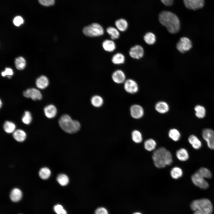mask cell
<instances>
[{
    "mask_svg": "<svg viewBox=\"0 0 214 214\" xmlns=\"http://www.w3.org/2000/svg\"><path fill=\"white\" fill-rule=\"evenodd\" d=\"M159 20L169 33L176 34L179 31L180 21L177 15L173 13L167 11H163L159 15Z\"/></svg>",
    "mask_w": 214,
    "mask_h": 214,
    "instance_id": "obj_2",
    "label": "cell"
},
{
    "mask_svg": "<svg viewBox=\"0 0 214 214\" xmlns=\"http://www.w3.org/2000/svg\"><path fill=\"white\" fill-rule=\"evenodd\" d=\"M131 137L132 141L136 144H140L143 141V137L141 133L139 130H134L131 133Z\"/></svg>",
    "mask_w": 214,
    "mask_h": 214,
    "instance_id": "obj_21",
    "label": "cell"
},
{
    "mask_svg": "<svg viewBox=\"0 0 214 214\" xmlns=\"http://www.w3.org/2000/svg\"><path fill=\"white\" fill-rule=\"evenodd\" d=\"M113 81L117 84H121L125 81V75L121 70H117L112 73L111 75Z\"/></svg>",
    "mask_w": 214,
    "mask_h": 214,
    "instance_id": "obj_13",
    "label": "cell"
},
{
    "mask_svg": "<svg viewBox=\"0 0 214 214\" xmlns=\"http://www.w3.org/2000/svg\"><path fill=\"white\" fill-rule=\"evenodd\" d=\"M116 28L119 31L123 32L127 29L128 23L126 20L123 18L119 19L115 23Z\"/></svg>",
    "mask_w": 214,
    "mask_h": 214,
    "instance_id": "obj_22",
    "label": "cell"
},
{
    "mask_svg": "<svg viewBox=\"0 0 214 214\" xmlns=\"http://www.w3.org/2000/svg\"><path fill=\"white\" fill-rule=\"evenodd\" d=\"M51 174L50 170L47 167H43L41 168L39 172L40 177L43 180L48 179L50 177Z\"/></svg>",
    "mask_w": 214,
    "mask_h": 214,
    "instance_id": "obj_34",
    "label": "cell"
},
{
    "mask_svg": "<svg viewBox=\"0 0 214 214\" xmlns=\"http://www.w3.org/2000/svg\"><path fill=\"white\" fill-rule=\"evenodd\" d=\"M22 193L18 188H14L11 191L10 197L11 200L13 202H18L20 201L22 197Z\"/></svg>",
    "mask_w": 214,
    "mask_h": 214,
    "instance_id": "obj_23",
    "label": "cell"
},
{
    "mask_svg": "<svg viewBox=\"0 0 214 214\" xmlns=\"http://www.w3.org/2000/svg\"><path fill=\"white\" fill-rule=\"evenodd\" d=\"M192 47V44L191 41L185 37L181 38L176 45L177 49L182 53L188 51Z\"/></svg>",
    "mask_w": 214,
    "mask_h": 214,
    "instance_id": "obj_6",
    "label": "cell"
},
{
    "mask_svg": "<svg viewBox=\"0 0 214 214\" xmlns=\"http://www.w3.org/2000/svg\"><path fill=\"white\" fill-rule=\"evenodd\" d=\"M191 179L195 185L202 189H206L209 187L208 183L204 178L197 171L192 175Z\"/></svg>",
    "mask_w": 214,
    "mask_h": 214,
    "instance_id": "obj_7",
    "label": "cell"
},
{
    "mask_svg": "<svg viewBox=\"0 0 214 214\" xmlns=\"http://www.w3.org/2000/svg\"><path fill=\"white\" fill-rule=\"evenodd\" d=\"M143 142L144 149L148 152H153L157 148V142L152 138H149Z\"/></svg>",
    "mask_w": 214,
    "mask_h": 214,
    "instance_id": "obj_15",
    "label": "cell"
},
{
    "mask_svg": "<svg viewBox=\"0 0 214 214\" xmlns=\"http://www.w3.org/2000/svg\"><path fill=\"white\" fill-rule=\"evenodd\" d=\"M13 136L16 141L21 142L25 139L26 134L23 130L21 129H18L13 132Z\"/></svg>",
    "mask_w": 214,
    "mask_h": 214,
    "instance_id": "obj_24",
    "label": "cell"
},
{
    "mask_svg": "<svg viewBox=\"0 0 214 214\" xmlns=\"http://www.w3.org/2000/svg\"><path fill=\"white\" fill-rule=\"evenodd\" d=\"M104 29L100 24L96 23H92L83 28V33L86 36L90 37H99L104 34Z\"/></svg>",
    "mask_w": 214,
    "mask_h": 214,
    "instance_id": "obj_5",
    "label": "cell"
},
{
    "mask_svg": "<svg viewBox=\"0 0 214 214\" xmlns=\"http://www.w3.org/2000/svg\"><path fill=\"white\" fill-rule=\"evenodd\" d=\"M130 112L131 116L136 119L141 117L144 114V110L140 106L138 105H132L130 108Z\"/></svg>",
    "mask_w": 214,
    "mask_h": 214,
    "instance_id": "obj_14",
    "label": "cell"
},
{
    "mask_svg": "<svg viewBox=\"0 0 214 214\" xmlns=\"http://www.w3.org/2000/svg\"><path fill=\"white\" fill-rule=\"evenodd\" d=\"M144 53L143 48L140 45H136L131 47L129 51L130 56L135 59H139L142 57Z\"/></svg>",
    "mask_w": 214,
    "mask_h": 214,
    "instance_id": "obj_11",
    "label": "cell"
},
{
    "mask_svg": "<svg viewBox=\"0 0 214 214\" xmlns=\"http://www.w3.org/2000/svg\"><path fill=\"white\" fill-rule=\"evenodd\" d=\"M44 110L45 115L49 118H52L55 117L57 112L56 107L52 104L45 107Z\"/></svg>",
    "mask_w": 214,
    "mask_h": 214,
    "instance_id": "obj_18",
    "label": "cell"
},
{
    "mask_svg": "<svg viewBox=\"0 0 214 214\" xmlns=\"http://www.w3.org/2000/svg\"><path fill=\"white\" fill-rule=\"evenodd\" d=\"M168 135L169 138L174 142H177L180 139L181 135L179 131L175 128L170 130Z\"/></svg>",
    "mask_w": 214,
    "mask_h": 214,
    "instance_id": "obj_29",
    "label": "cell"
},
{
    "mask_svg": "<svg viewBox=\"0 0 214 214\" xmlns=\"http://www.w3.org/2000/svg\"><path fill=\"white\" fill-rule=\"evenodd\" d=\"M161 2L165 5L170 6L172 5L173 0H160Z\"/></svg>",
    "mask_w": 214,
    "mask_h": 214,
    "instance_id": "obj_44",
    "label": "cell"
},
{
    "mask_svg": "<svg viewBox=\"0 0 214 214\" xmlns=\"http://www.w3.org/2000/svg\"><path fill=\"white\" fill-rule=\"evenodd\" d=\"M189 143L191 145L192 147L195 149H199L202 146V143L198 138L195 136L191 135L188 139Z\"/></svg>",
    "mask_w": 214,
    "mask_h": 214,
    "instance_id": "obj_28",
    "label": "cell"
},
{
    "mask_svg": "<svg viewBox=\"0 0 214 214\" xmlns=\"http://www.w3.org/2000/svg\"><path fill=\"white\" fill-rule=\"evenodd\" d=\"M49 84L48 78L44 75L40 76L37 79L36 84L37 86L39 88L43 89L46 88Z\"/></svg>",
    "mask_w": 214,
    "mask_h": 214,
    "instance_id": "obj_19",
    "label": "cell"
},
{
    "mask_svg": "<svg viewBox=\"0 0 214 214\" xmlns=\"http://www.w3.org/2000/svg\"><path fill=\"white\" fill-rule=\"evenodd\" d=\"M185 7L188 9L196 10L202 8L204 6V0H183Z\"/></svg>",
    "mask_w": 214,
    "mask_h": 214,
    "instance_id": "obj_9",
    "label": "cell"
},
{
    "mask_svg": "<svg viewBox=\"0 0 214 214\" xmlns=\"http://www.w3.org/2000/svg\"><path fill=\"white\" fill-rule=\"evenodd\" d=\"M202 135L208 147L214 150V131L210 129H204L203 130Z\"/></svg>",
    "mask_w": 214,
    "mask_h": 214,
    "instance_id": "obj_8",
    "label": "cell"
},
{
    "mask_svg": "<svg viewBox=\"0 0 214 214\" xmlns=\"http://www.w3.org/2000/svg\"><path fill=\"white\" fill-rule=\"evenodd\" d=\"M13 72L12 70L10 68H6L5 71L2 72L1 74L2 76H5L7 75L9 78H10L13 75Z\"/></svg>",
    "mask_w": 214,
    "mask_h": 214,
    "instance_id": "obj_40",
    "label": "cell"
},
{
    "mask_svg": "<svg viewBox=\"0 0 214 214\" xmlns=\"http://www.w3.org/2000/svg\"><path fill=\"white\" fill-rule=\"evenodd\" d=\"M90 101L92 105L93 106L97 108L101 107L103 103V98L98 95L93 96L91 99Z\"/></svg>",
    "mask_w": 214,
    "mask_h": 214,
    "instance_id": "obj_30",
    "label": "cell"
},
{
    "mask_svg": "<svg viewBox=\"0 0 214 214\" xmlns=\"http://www.w3.org/2000/svg\"><path fill=\"white\" fill-rule=\"evenodd\" d=\"M22 121L24 124L28 125L31 122L32 117L30 113L28 111L25 112L24 115L22 118Z\"/></svg>",
    "mask_w": 214,
    "mask_h": 214,
    "instance_id": "obj_38",
    "label": "cell"
},
{
    "mask_svg": "<svg viewBox=\"0 0 214 214\" xmlns=\"http://www.w3.org/2000/svg\"><path fill=\"white\" fill-rule=\"evenodd\" d=\"M40 3L45 6H50L53 5L54 3V0H39Z\"/></svg>",
    "mask_w": 214,
    "mask_h": 214,
    "instance_id": "obj_42",
    "label": "cell"
},
{
    "mask_svg": "<svg viewBox=\"0 0 214 214\" xmlns=\"http://www.w3.org/2000/svg\"><path fill=\"white\" fill-rule=\"evenodd\" d=\"M197 172L204 178H211L212 177V174L210 171L206 168H201L197 170Z\"/></svg>",
    "mask_w": 214,
    "mask_h": 214,
    "instance_id": "obj_37",
    "label": "cell"
},
{
    "mask_svg": "<svg viewBox=\"0 0 214 214\" xmlns=\"http://www.w3.org/2000/svg\"><path fill=\"white\" fill-rule=\"evenodd\" d=\"M102 46L105 51L108 52H113L116 48V44L111 39L105 40L102 43Z\"/></svg>",
    "mask_w": 214,
    "mask_h": 214,
    "instance_id": "obj_16",
    "label": "cell"
},
{
    "mask_svg": "<svg viewBox=\"0 0 214 214\" xmlns=\"http://www.w3.org/2000/svg\"><path fill=\"white\" fill-rule=\"evenodd\" d=\"M152 158L155 166L162 169L171 165L173 162V155L171 152L163 147L157 148L153 151Z\"/></svg>",
    "mask_w": 214,
    "mask_h": 214,
    "instance_id": "obj_1",
    "label": "cell"
},
{
    "mask_svg": "<svg viewBox=\"0 0 214 214\" xmlns=\"http://www.w3.org/2000/svg\"><path fill=\"white\" fill-rule=\"evenodd\" d=\"M106 31L112 40H116L119 37V31L116 28L113 26H109L106 29Z\"/></svg>",
    "mask_w": 214,
    "mask_h": 214,
    "instance_id": "obj_26",
    "label": "cell"
},
{
    "mask_svg": "<svg viewBox=\"0 0 214 214\" xmlns=\"http://www.w3.org/2000/svg\"><path fill=\"white\" fill-rule=\"evenodd\" d=\"M133 214H141L140 213L136 212V213H134Z\"/></svg>",
    "mask_w": 214,
    "mask_h": 214,
    "instance_id": "obj_46",
    "label": "cell"
},
{
    "mask_svg": "<svg viewBox=\"0 0 214 214\" xmlns=\"http://www.w3.org/2000/svg\"><path fill=\"white\" fill-rule=\"evenodd\" d=\"M15 124L12 122L6 121L3 125L4 130L7 133H11L15 131Z\"/></svg>",
    "mask_w": 214,
    "mask_h": 214,
    "instance_id": "obj_33",
    "label": "cell"
},
{
    "mask_svg": "<svg viewBox=\"0 0 214 214\" xmlns=\"http://www.w3.org/2000/svg\"><path fill=\"white\" fill-rule=\"evenodd\" d=\"M125 60L124 55L122 54L118 53L114 55L111 59L112 62L115 64H123Z\"/></svg>",
    "mask_w": 214,
    "mask_h": 214,
    "instance_id": "obj_27",
    "label": "cell"
},
{
    "mask_svg": "<svg viewBox=\"0 0 214 214\" xmlns=\"http://www.w3.org/2000/svg\"><path fill=\"white\" fill-rule=\"evenodd\" d=\"M0 107H1L2 103V102H1V100H0Z\"/></svg>",
    "mask_w": 214,
    "mask_h": 214,
    "instance_id": "obj_47",
    "label": "cell"
},
{
    "mask_svg": "<svg viewBox=\"0 0 214 214\" xmlns=\"http://www.w3.org/2000/svg\"><path fill=\"white\" fill-rule=\"evenodd\" d=\"M23 20L22 18L20 16L15 17L13 19L14 24L16 26H19L23 23Z\"/></svg>",
    "mask_w": 214,
    "mask_h": 214,
    "instance_id": "obj_41",
    "label": "cell"
},
{
    "mask_svg": "<svg viewBox=\"0 0 214 214\" xmlns=\"http://www.w3.org/2000/svg\"><path fill=\"white\" fill-rule=\"evenodd\" d=\"M124 83V88L127 92L133 94L137 92L138 86L135 81L131 79H128L125 80Z\"/></svg>",
    "mask_w": 214,
    "mask_h": 214,
    "instance_id": "obj_12",
    "label": "cell"
},
{
    "mask_svg": "<svg viewBox=\"0 0 214 214\" xmlns=\"http://www.w3.org/2000/svg\"><path fill=\"white\" fill-rule=\"evenodd\" d=\"M170 175L173 179L177 180L182 177L183 171L180 167L175 166L171 169L170 171Z\"/></svg>",
    "mask_w": 214,
    "mask_h": 214,
    "instance_id": "obj_20",
    "label": "cell"
},
{
    "mask_svg": "<svg viewBox=\"0 0 214 214\" xmlns=\"http://www.w3.org/2000/svg\"><path fill=\"white\" fill-rule=\"evenodd\" d=\"M95 214H108V213L105 208L101 207L97 208L96 210Z\"/></svg>",
    "mask_w": 214,
    "mask_h": 214,
    "instance_id": "obj_43",
    "label": "cell"
},
{
    "mask_svg": "<svg viewBox=\"0 0 214 214\" xmlns=\"http://www.w3.org/2000/svg\"><path fill=\"white\" fill-rule=\"evenodd\" d=\"M56 179L59 184L63 186L66 185L68 183L69 180L68 176L63 174H59Z\"/></svg>",
    "mask_w": 214,
    "mask_h": 214,
    "instance_id": "obj_35",
    "label": "cell"
},
{
    "mask_svg": "<svg viewBox=\"0 0 214 214\" xmlns=\"http://www.w3.org/2000/svg\"><path fill=\"white\" fill-rule=\"evenodd\" d=\"M15 63L16 67L19 70L23 69L26 66V61L22 57H19L16 58L15 59Z\"/></svg>",
    "mask_w": 214,
    "mask_h": 214,
    "instance_id": "obj_32",
    "label": "cell"
},
{
    "mask_svg": "<svg viewBox=\"0 0 214 214\" xmlns=\"http://www.w3.org/2000/svg\"><path fill=\"white\" fill-rule=\"evenodd\" d=\"M144 40L145 42L149 45L154 44L156 41L155 34L151 32L147 33L144 36Z\"/></svg>",
    "mask_w": 214,
    "mask_h": 214,
    "instance_id": "obj_31",
    "label": "cell"
},
{
    "mask_svg": "<svg viewBox=\"0 0 214 214\" xmlns=\"http://www.w3.org/2000/svg\"><path fill=\"white\" fill-rule=\"evenodd\" d=\"M191 209L194 211H199L206 214H211L213 206L211 202L207 199H201L193 201L190 204Z\"/></svg>",
    "mask_w": 214,
    "mask_h": 214,
    "instance_id": "obj_4",
    "label": "cell"
},
{
    "mask_svg": "<svg viewBox=\"0 0 214 214\" xmlns=\"http://www.w3.org/2000/svg\"><path fill=\"white\" fill-rule=\"evenodd\" d=\"M175 155L177 158L181 161L187 160L189 157L188 152L186 150L182 148H180L176 150Z\"/></svg>",
    "mask_w": 214,
    "mask_h": 214,
    "instance_id": "obj_17",
    "label": "cell"
},
{
    "mask_svg": "<svg viewBox=\"0 0 214 214\" xmlns=\"http://www.w3.org/2000/svg\"><path fill=\"white\" fill-rule=\"evenodd\" d=\"M194 109L196 111V115L197 117L199 118L204 117L205 115V110L202 106L197 105L195 107Z\"/></svg>",
    "mask_w": 214,
    "mask_h": 214,
    "instance_id": "obj_36",
    "label": "cell"
},
{
    "mask_svg": "<svg viewBox=\"0 0 214 214\" xmlns=\"http://www.w3.org/2000/svg\"><path fill=\"white\" fill-rule=\"evenodd\" d=\"M23 96L27 98H30L32 100H40L42 97L40 92L37 89L32 88L29 89L23 92Z\"/></svg>",
    "mask_w": 214,
    "mask_h": 214,
    "instance_id": "obj_10",
    "label": "cell"
},
{
    "mask_svg": "<svg viewBox=\"0 0 214 214\" xmlns=\"http://www.w3.org/2000/svg\"><path fill=\"white\" fill-rule=\"evenodd\" d=\"M194 214H206L200 212L199 211H194Z\"/></svg>",
    "mask_w": 214,
    "mask_h": 214,
    "instance_id": "obj_45",
    "label": "cell"
},
{
    "mask_svg": "<svg viewBox=\"0 0 214 214\" xmlns=\"http://www.w3.org/2000/svg\"><path fill=\"white\" fill-rule=\"evenodd\" d=\"M59 124L61 128L69 133H74L80 130L81 125L79 121L73 120L67 114L62 115L59 120Z\"/></svg>",
    "mask_w": 214,
    "mask_h": 214,
    "instance_id": "obj_3",
    "label": "cell"
},
{
    "mask_svg": "<svg viewBox=\"0 0 214 214\" xmlns=\"http://www.w3.org/2000/svg\"><path fill=\"white\" fill-rule=\"evenodd\" d=\"M54 209L57 214H67L66 211L60 204L55 205L54 207Z\"/></svg>",
    "mask_w": 214,
    "mask_h": 214,
    "instance_id": "obj_39",
    "label": "cell"
},
{
    "mask_svg": "<svg viewBox=\"0 0 214 214\" xmlns=\"http://www.w3.org/2000/svg\"><path fill=\"white\" fill-rule=\"evenodd\" d=\"M156 110L159 113H165L169 110V106L167 103L163 101L157 103L155 106Z\"/></svg>",
    "mask_w": 214,
    "mask_h": 214,
    "instance_id": "obj_25",
    "label": "cell"
}]
</instances>
